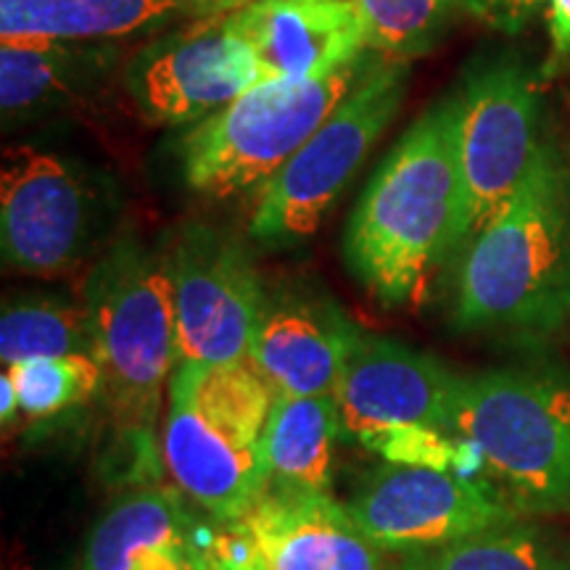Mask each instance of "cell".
<instances>
[{
    "label": "cell",
    "mask_w": 570,
    "mask_h": 570,
    "mask_svg": "<svg viewBox=\"0 0 570 570\" xmlns=\"http://www.w3.org/2000/svg\"><path fill=\"white\" fill-rule=\"evenodd\" d=\"M550 40H552V59L550 67H560L570 56V0H550Z\"/></svg>",
    "instance_id": "25"
},
{
    "label": "cell",
    "mask_w": 570,
    "mask_h": 570,
    "mask_svg": "<svg viewBox=\"0 0 570 570\" xmlns=\"http://www.w3.org/2000/svg\"><path fill=\"white\" fill-rule=\"evenodd\" d=\"M367 27V48L402 61L431 51L444 27L446 0H354Z\"/></svg>",
    "instance_id": "24"
},
{
    "label": "cell",
    "mask_w": 570,
    "mask_h": 570,
    "mask_svg": "<svg viewBox=\"0 0 570 570\" xmlns=\"http://www.w3.org/2000/svg\"><path fill=\"white\" fill-rule=\"evenodd\" d=\"M346 508L375 547L396 554L433 550L518 520L489 479L402 462L373 470Z\"/></svg>",
    "instance_id": "10"
},
{
    "label": "cell",
    "mask_w": 570,
    "mask_h": 570,
    "mask_svg": "<svg viewBox=\"0 0 570 570\" xmlns=\"http://www.w3.org/2000/svg\"><path fill=\"white\" fill-rule=\"evenodd\" d=\"M504 9H508L510 19H518L520 13H525L529 9H533V6L541 3V0H502Z\"/></svg>",
    "instance_id": "30"
},
{
    "label": "cell",
    "mask_w": 570,
    "mask_h": 570,
    "mask_svg": "<svg viewBox=\"0 0 570 570\" xmlns=\"http://www.w3.org/2000/svg\"><path fill=\"white\" fill-rule=\"evenodd\" d=\"M98 204L59 156L21 146L0 169V248L6 267L56 277L80 267L98 238Z\"/></svg>",
    "instance_id": "11"
},
{
    "label": "cell",
    "mask_w": 570,
    "mask_h": 570,
    "mask_svg": "<svg viewBox=\"0 0 570 570\" xmlns=\"http://www.w3.org/2000/svg\"><path fill=\"white\" fill-rule=\"evenodd\" d=\"M365 59L312 80H267L177 142L183 180L202 196L259 190L327 122L360 80Z\"/></svg>",
    "instance_id": "7"
},
{
    "label": "cell",
    "mask_w": 570,
    "mask_h": 570,
    "mask_svg": "<svg viewBox=\"0 0 570 570\" xmlns=\"http://www.w3.org/2000/svg\"><path fill=\"white\" fill-rule=\"evenodd\" d=\"M256 3V0H183L185 13H194L196 19L206 17H227V13H235L246 6Z\"/></svg>",
    "instance_id": "26"
},
{
    "label": "cell",
    "mask_w": 570,
    "mask_h": 570,
    "mask_svg": "<svg viewBox=\"0 0 570 570\" xmlns=\"http://www.w3.org/2000/svg\"><path fill=\"white\" fill-rule=\"evenodd\" d=\"M69 354L96 356L85 304L51 296L6 298L0 312V360L6 367Z\"/></svg>",
    "instance_id": "22"
},
{
    "label": "cell",
    "mask_w": 570,
    "mask_h": 570,
    "mask_svg": "<svg viewBox=\"0 0 570 570\" xmlns=\"http://www.w3.org/2000/svg\"><path fill=\"white\" fill-rule=\"evenodd\" d=\"M190 554H194V570H238V568L225 566V562L214 560V558H209V554H204L198 550H190Z\"/></svg>",
    "instance_id": "29"
},
{
    "label": "cell",
    "mask_w": 570,
    "mask_h": 570,
    "mask_svg": "<svg viewBox=\"0 0 570 570\" xmlns=\"http://www.w3.org/2000/svg\"><path fill=\"white\" fill-rule=\"evenodd\" d=\"M190 515L167 489H138L98 520L82 570H132L154 552L190 550Z\"/></svg>",
    "instance_id": "19"
},
{
    "label": "cell",
    "mask_w": 570,
    "mask_h": 570,
    "mask_svg": "<svg viewBox=\"0 0 570 570\" xmlns=\"http://www.w3.org/2000/svg\"><path fill=\"white\" fill-rule=\"evenodd\" d=\"M452 315L462 331L552 333L570 323V180L550 148L468 238Z\"/></svg>",
    "instance_id": "2"
},
{
    "label": "cell",
    "mask_w": 570,
    "mask_h": 570,
    "mask_svg": "<svg viewBox=\"0 0 570 570\" xmlns=\"http://www.w3.org/2000/svg\"><path fill=\"white\" fill-rule=\"evenodd\" d=\"M407 90V63L365 61L360 80L327 122L298 148L281 173L256 190L248 233L267 246L302 244L317 233L370 148L399 114Z\"/></svg>",
    "instance_id": "8"
},
{
    "label": "cell",
    "mask_w": 570,
    "mask_h": 570,
    "mask_svg": "<svg viewBox=\"0 0 570 570\" xmlns=\"http://www.w3.org/2000/svg\"><path fill=\"white\" fill-rule=\"evenodd\" d=\"M259 82V61L230 13L196 19L151 42L127 71L142 117L173 127L202 122Z\"/></svg>",
    "instance_id": "13"
},
{
    "label": "cell",
    "mask_w": 570,
    "mask_h": 570,
    "mask_svg": "<svg viewBox=\"0 0 570 570\" xmlns=\"http://www.w3.org/2000/svg\"><path fill=\"white\" fill-rule=\"evenodd\" d=\"M82 304L114 423L138 444H148L164 386L177 367L175 285L167 256L148 252L140 240H119L90 269Z\"/></svg>",
    "instance_id": "5"
},
{
    "label": "cell",
    "mask_w": 570,
    "mask_h": 570,
    "mask_svg": "<svg viewBox=\"0 0 570 570\" xmlns=\"http://www.w3.org/2000/svg\"><path fill=\"white\" fill-rule=\"evenodd\" d=\"M185 11L183 0H0V40L88 46L119 40Z\"/></svg>",
    "instance_id": "18"
},
{
    "label": "cell",
    "mask_w": 570,
    "mask_h": 570,
    "mask_svg": "<svg viewBox=\"0 0 570 570\" xmlns=\"http://www.w3.org/2000/svg\"><path fill=\"white\" fill-rule=\"evenodd\" d=\"M452 428L518 515L570 512L566 377L531 367L458 375Z\"/></svg>",
    "instance_id": "4"
},
{
    "label": "cell",
    "mask_w": 570,
    "mask_h": 570,
    "mask_svg": "<svg viewBox=\"0 0 570 570\" xmlns=\"http://www.w3.org/2000/svg\"><path fill=\"white\" fill-rule=\"evenodd\" d=\"M356 336L331 296L283 288L265 296L248 360L277 394L336 396Z\"/></svg>",
    "instance_id": "15"
},
{
    "label": "cell",
    "mask_w": 570,
    "mask_h": 570,
    "mask_svg": "<svg viewBox=\"0 0 570 570\" xmlns=\"http://www.w3.org/2000/svg\"><path fill=\"white\" fill-rule=\"evenodd\" d=\"M344 436L336 396L277 394L265 428V489L331 491Z\"/></svg>",
    "instance_id": "17"
},
{
    "label": "cell",
    "mask_w": 570,
    "mask_h": 570,
    "mask_svg": "<svg viewBox=\"0 0 570 570\" xmlns=\"http://www.w3.org/2000/svg\"><path fill=\"white\" fill-rule=\"evenodd\" d=\"M106 63L96 48L51 40L0 42V109L3 122H19L53 109L90 82Z\"/></svg>",
    "instance_id": "20"
},
{
    "label": "cell",
    "mask_w": 570,
    "mask_h": 570,
    "mask_svg": "<svg viewBox=\"0 0 570 570\" xmlns=\"http://www.w3.org/2000/svg\"><path fill=\"white\" fill-rule=\"evenodd\" d=\"M458 135L454 92L399 138L348 219L346 265L386 306L417 304L433 269L460 246Z\"/></svg>",
    "instance_id": "1"
},
{
    "label": "cell",
    "mask_w": 570,
    "mask_h": 570,
    "mask_svg": "<svg viewBox=\"0 0 570 570\" xmlns=\"http://www.w3.org/2000/svg\"><path fill=\"white\" fill-rule=\"evenodd\" d=\"M460 98V246L518 194L537 167L539 98L518 61L483 63L458 90Z\"/></svg>",
    "instance_id": "9"
},
{
    "label": "cell",
    "mask_w": 570,
    "mask_h": 570,
    "mask_svg": "<svg viewBox=\"0 0 570 570\" xmlns=\"http://www.w3.org/2000/svg\"><path fill=\"white\" fill-rule=\"evenodd\" d=\"M568 552L539 525L512 520L433 550L402 554L396 570H560Z\"/></svg>",
    "instance_id": "21"
},
{
    "label": "cell",
    "mask_w": 570,
    "mask_h": 570,
    "mask_svg": "<svg viewBox=\"0 0 570 570\" xmlns=\"http://www.w3.org/2000/svg\"><path fill=\"white\" fill-rule=\"evenodd\" d=\"M194 550V547H190ZM183 552H154L142 558L132 570H194V554Z\"/></svg>",
    "instance_id": "27"
},
{
    "label": "cell",
    "mask_w": 570,
    "mask_h": 570,
    "mask_svg": "<svg viewBox=\"0 0 570 570\" xmlns=\"http://www.w3.org/2000/svg\"><path fill=\"white\" fill-rule=\"evenodd\" d=\"M462 3H468L470 9H473V11H479V13H487V11L491 9V6L497 3V0H462Z\"/></svg>",
    "instance_id": "31"
},
{
    "label": "cell",
    "mask_w": 570,
    "mask_h": 570,
    "mask_svg": "<svg viewBox=\"0 0 570 570\" xmlns=\"http://www.w3.org/2000/svg\"><path fill=\"white\" fill-rule=\"evenodd\" d=\"M458 373L402 341L362 333L341 375L344 436L386 462L465 470L470 449L452 428Z\"/></svg>",
    "instance_id": "6"
},
{
    "label": "cell",
    "mask_w": 570,
    "mask_h": 570,
    "mask_svg": "<svg viewBox=\"0 0 570 570\" xmlns=\"http://www.w3.org/2000/svg\"><path fill=\"white\" fill-rule=\"evenodd\" d=\"M17 391L19 410L35 420L63 415L104 394V370L96 356H40L6 367Z\"/></svg>",
    "instance_id": "23"
},
{
    "label": "cell",
    "mask_w": 570,
    "mask_h": 570,
    "mask_svg": "<svg viewBox=\"0 0 570 570\" xmlns=\"http://www.w3.org/2000/svg\"><path fill=\"white\" fill-rule=\"evenodd\" d=\"M230 529L223 554L240 570H391L331 491L262 489Z\"/></svg>",
    "instance_id": "14"
},
{
    "label": "cell",
    "mask_w": 570,
    "mask_h": 570,
    "mask_svg": "<svg viewBox=\"0 0 570 570\" xmlns=\"http://www.w3.org/2000/svg\"><path fill=\"white\" fill-rule=\"evenodd\" d=\"M0 386H3V425H11L13 420H17V412L19 410V399H17V391H13V383L11 377L3 373V377H0Z\"/></svg>",
    "instance_id": "28"
},
{
    "label": "cell",
    "mask_w": 570,
    "mask_h": 570,
    "mask_svg": "<svg viewBox=\"0 0 570 570\" xmlns=\"http://www.w3.org/2000/svg\"><path fill=\"white\" fill-rule=\"evenodd\" d=\"M560 570H570V552H568V558H566V562H562Z\"/></svg>",
    "instance_id": "32"
},
{
    "label": "cell",
    "mask_w": 570,
    "mask_h": 570,
    "mask_svg": "<svg viewBox=\"0 0 570 570\" xmlns=\"http://www.w3.org/2000/svg\"><path fill=\"white\" fill-rule=\"evenodd\" d=\"M167 262L175 285L177 362L223 365L248 356L265 288L244 246L196 223L177 233Z\"/></svg>",
    "instance_id": "12"
},
{
    "label": "cell",
    "mask_w": 570,
    "mask_h": 570,
    "mask_svg": "<svg viewBox=\"0 0 570 570\" xmlns=\"http://www.w3.org/2000/svg\"><path fill=\"white\" fill-rule=\"evenodd\" d=\"M275 389L248 356L177 362L169 377L161 458L175 487L217 520H238L267 483L265 428Z\"/></svg>",
    "instance_id": "3"
},
{
    "label": "cell",
    "mask_w": 570,
    "mask_h": 570,
    "mask_svg": "<svg viewBox=\"0 0 570 570\" xmlns=\"http://www.w3.org/2000/svg\"><path fill=\"white\" fill-rule=\"evenodd\" d=\"M267 80H312L360 61L367 27L354 0H256L230 13Z\"/></svg>",
    "instance_id": "16"
}]
</instances>
